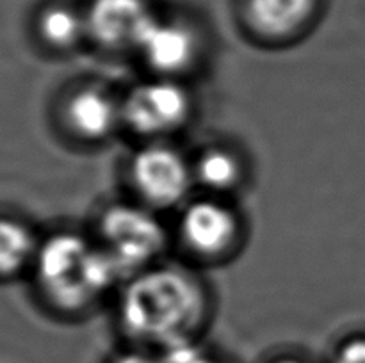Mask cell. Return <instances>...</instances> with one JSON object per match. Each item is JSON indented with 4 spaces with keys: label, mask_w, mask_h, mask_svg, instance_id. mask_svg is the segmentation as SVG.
I'll list each match as a JSON object with an SVG mask.
<instances>
[{
    "label": "cell",
    "mask_w": 365,
    "mask_h": 363,
    "mask_svg": "<svg viewBox=\"0 0 365 363\" xmlns=\"http://www.w3.org/2000/svg\"><path fill=\"white\" fill-rule=\"evenodd\" d=\"M334 363H365V338H351L335 354Z\"/></svg>",
    "instance_id": "cell-15"
},
{
    "label": "cell",
    "mask_w": 365,
    "mask_h": 363,
    "mask_svg": "<svg viewBox=\"0 0 365 363\" xmlns=\"http://www.w3.org/2000/svg\"><path fill=\"white\" fill-rule=\"evenodd\" d=\"M191 96L173 80L138 85L121 103L123 121L141 135H166L178 130L191 116Z\"/></svg>",
    "instance_id": "cell-4"
},
{
    "label": "cell",
    "mask_w": 365,
    "mask_h": 363,
    "mask_svg": "<svg viewBox=\"0 0 365 363\" xmlns=\"http://www.w3.org/2000/svg\"><path fill=\"white\" fill-rule=\"evenodd\" d=\"M39 32L43 39L57 48H70L88 36L86 13H78L64 4L48 6L39 16Z\"/></svg>",
    "instance_id": "cell-11"
},
{
    "label": "cell",
    "mask_w": 365,
    "mask_h": 363,
    "mask_svg": "<svg viewBox=\"0 0 365 363\" xmlns=\"http://www.w3.org/2000/svg\"><path fill=\"white\" fill-rule=\"evenodd\" d=\"M135 50L143 53L153 70L175 75L187 70L198 53V38L187 23L153 16L143 32Z\"/></svg>",
    "instance_id": "cell-7"
},
{
    "label": "cell",
    "mask_w": 365,
    "mask_h": 363,
    "mask_svg": "<svg viewBox=\"0 0 365 363\" xmlns=\"http://www.w3.org/2000/svg\"><path fill=\"white\" fill-rule=\"evenodd\" d=\"M132 182L146 203L153 206H175L187 196L195 171L177 149L150 144L132 159Z\"/></svg>",
    "instance_id": "cell-5"
},
{
    "label": "cell",
    "mask_w": 365,
    "mask_h": 363,
    "mask_svg": "<svg viewBox=\"0 0 365 363\" xmlns=\"http://www.w3.org/2000/svg\"><path fill=\"white\" fill-rule=\"evenodd\" d=\"M239 224L228 206L214 199L191 203L180 217V231L185 244L203 256H217L227 251L237 237Z\"/></svg>",
    "instance_id": "cell-8"
},
{
    "label": "cell",
    "mask_w": 365,
    "mask_h": 363,
    "mask_svg": "<svg viewBox=\"0 0 365 363\" xmlns=\"http://www.w3.org/2000/svg\"><path fill=\"white\" fill-rule=\"evenodd\" d=\"M102 248L116 260L123 274L148 265L166 246V231L150 210L114 205L100 219Z\"/></svg>",
    "instance_id": "cell-3"
},
{
    "label": "cell",
    "mask_w": 365,
    "mask_h": 363,
    "mask_svg": "<svg viewBox=\"0 0 365 363\" xmlns=\"http://www.w3.org/2000/svg\"><path fill=\"white\" fill-rule=\"evenodd\" d=\"M66 121L82 139L100 141L109 137L120 121H123L121 103L102 89L84 88L68 100Z\"/></svg>",
    "instance_id": "cell-9"
},
{
    "label": "cell",
    "mask_w": 365,
    "mask_h": 363,
    "mask_svg": "<svg viewBox=\"0 0 365 363\" xmlns=\"http://www.w3.org/2000/svg\"><path fill=\"white\" fill-rule=\"evenodd\" d=\"M163 363H223L220 359L207 354L202 347L195 344V340H182L170 347L163 349Z\"/></svg>",
    "instance_id": "cell-14"
},
{
    "label": "cell",
    "mask_w": 365,
    "mask_h": 363,
    "mask_svg": "<svg viewBox=\"0 0 365 363\" xmlns=\"http://www.w3.org/2000/svg\"><path fill=\"white\" fill-rule=\"evenodd\" d=\"M203 313L202 287L189 274L171 267L138 274L120 301V319L127 333L163 349L191 340Z\"/></svg>",
    "instance_id": "cell-1"
},
{
    "label": "cell",
    "mask_w": 365,
    "mask_h": 363,
    "mask_svg": "<svg viewBox=\"0 0 365 363\" xmlns=\"http://www.w3.org/2000/svg\"><path fill=\"white\" fill-rule=\"evenodd\" d=\"M36 274L57 306L78 310L91 305L121 280L123 270L98 244L75 233H59L39 246Z\"/></svg>",
    "instance_id": "cell-2"
},
{
    "label": "cell",
    "mask_w": 365,
    "mask_h": 363,
    "mask_svg": "<svg viewBox=\"0 0 365 363\" xmlns=\"http://www.w3.org/2000/svg\"><path fill=\"white\" fill-rule=\"evenodd\" d=\"M36 253L38 249L34 238L24 224L0 219V273H16L29 260L34 258Z\"/></svg>",
    "instance_id": "cell-13"
},
{
    "label": "cell",
    "mask_w": 365,
    "mask_h": 363,
    "mask_svg": "<svg viewBox=\"0 0 365 363\" xmlns=\"http://www.w3.org/2000/svg\"><path fill=\"white\" fill-rule=\"evenodd\" d=\"M113 363H163L160 358H153V356L145 354V352H123V354L116 356L113 359Z\"/></svg>",
    "instance_id": "cell-16"
},
{
    "label": "cell",
    "mask_w": 365,
    "mask_h": 363,
    "mask_svg": "<svg viewBox=\"0 0 365 363\" xmlns=\"http://www.w3.org/2000/svg\"><path fill=\"white\" fill-rule=\"evenodd\" d=\"M153 16L146 0H91L88 36L109 48H135Z\"/></svg>",
    "instance_id": "cell-6"
},
{
    "label": "cell",
    "mask_w": 365,
    "mask_h": 363,
    "mask_svg": "<svg viewBox=\"0 0 365 363\" xmlns=\"http://www.w3.org/2000/svg\"><path fill=\"white\" fill-rule=\"evenodd\" d=\"M317 0H246L250 27L266 38H287L302 31L316 13Z\"/></svg>",
    "instance_id": "cell-10"
},
{
    "label": "cell",
    "mask_w": 365,
    "mask_h": 363,
    "mask_svg": "<svg viewBox=\"0 0 365 363\" xmlns=\"http://www.w3.org/2000/svg\"><path fill=\"white\" fill-rule=\"evenodd\" d=\"M195 180L210 191L223 192L235 187L241 180V164L227 149H207L196 162Z\"/></svg>",
    "instance_id": "cell-12"
},
{
    "label": "cell",
    "mask_w": 365,
    "mask_h": 363,
    "mask_svg": "<svg viewBox=\"0 0 365 363\" xmlns=\"http://www.w3.org/2000/svg\"><path fill=\"white\" fill-rule=\"evenodd\" d=\"M274 363H307V362H303V359H298V358H282Z\"/></svg>",
    "instance_id": "cell-17"
}]
</instances>
